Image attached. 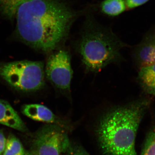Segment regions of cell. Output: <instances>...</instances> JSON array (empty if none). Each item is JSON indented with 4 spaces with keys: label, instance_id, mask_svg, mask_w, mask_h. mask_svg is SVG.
<instances>
[{
    "label": "cell",
    "instance_id": "15",
    "mask_svg": "<svg viewBox=\"0 0 155 155\" xmlns=\"http://www.w3.org/2000/svg\"><path fill=\"white\" fill-rule=\"evenodd\" d=\"M150 0H125L126 7L129 9H133L142 5Z\"/></svg>",
    "mask_w": 155,
    "mask_h": 155
},
{
    "label": "cell",
    "instance_id": "8",
    "mask_svg": "<svg viewBox=\"0 0 155 155\" xmlns=\"http://www.w3.org/2000/svg\"><path fill=\"white\" fill-rule=\"evenodd\" d=\"M134 60L140 67L155 62V31L147 35L134 52Z\"/></svg>",
    "mask_w": 155,
    "mask_h": 155
},
{
    "label": "cell",
    "instance_id": "14",
    "mask_svg": "<svg viewBox=\"0 0 155 155\" xmlns=\"http://www.w3.org/2000/svg\"><path fill=\"white\" fill-rule=\"evenodd\" d=\"M66 155H90L82 147L78 145L73 144L71 143Z\"/></svg>",
    "mask_w": 155,
    "mask_h": 155
},
{
    "label": "cell",
    "instance_id": "7",
    "mask_svg": "<svg viewBox=\"0 0 155 155\" xmlns=\"http://www.w3.org/2000/svg\"><path fill=\"white\" fill-rule=\"evenodd\" d=\"M22 114L32 120L58 125L67 131H71L73 126L70 121L56 116L45 106L38 104L25 105L22 108Z\"/></svg>",
    "mask_w": 155,
    "mask_h": 155
},
{
    "label": "cell",
    "instance_id": "11",
    "mask_svg": "<svg viewBox=\"0 0 155 155\" xmlns=\"http://www.w3.org/2000/svg\"><path fill=\"white\" fill-rule=\"evenodd\" d=\"M101 8L104 14L116 16L125 11L126 6L124 0H105L102 3Z\"/></svg>",
    "mask_w": 155,
    "mask_h": 155
},
{
    "label": "cell",
    "instance_id": "5",
    "mask_svg": "<svg viewBox=\"0 0 155 155\" xmlns=\"http://www.w3.org/2000/svg\"><path fill=\"white\" fill-rule=\"evenodd\" d=\"M71 143L67 130L58 125L48 124L36 133L29 152L32 155H63Z\"/></svg>",
    "mask_w": 155,
    "mask_h": 155
},
{
    "label": "cell",
    "instance_id": "6",
    "mask_svg": "<svg viewBox=\"0 0 155 155\" xmlns=\"http://www.w3.org/2000/svg\"><path fill=\"white\" fill-rule=\"evenodd\" d=\"M45 72L48 79L56 88L67 94L70 93L73 71L68 51L60 50L51 54L48 58Z\"/></svg>",
    "mask_w": 155,
    "mask_h": 155
},
{
    "label": "cell",
    "instance_id": "3",
    "mask_svg": "<svg viewBox=\"0 0 155 155\" xmlns=\"http://www.w3.org/2000/svg\"><path fill=\"white\" fill-rule=\"evenodd\" d=\"M125 46L110 31L89 23L78 49L86 70L98 72L110 64L121 62V50Z\"/></svg>",
    "mask_w": 155,
    "mask_h": 155
},
{
    "label": "cell",
    "instance_id": "16",
    "mask_svg": "<svg viewBox=\"0 0 155 155\" xmlns=\"http://www.w3.org/2000/svg\"><path fill=\"white\" fill-rule=\"evenodd\" d=\"M6 139L2 130L0 129V155H2L5 147Z\"/></svg>",
    "mask_w": 155,
    "mask_h": 155
},
{
    "label": "cell",
    "instance_id": "9",
    "mask_svg": "<svg viewBox=\"0 0 155 155\" xmlns=\"http://www.w3.org/2000/svg\"><path fill=\"white\" fill-rule=\"evenodd\" d=\"M0 124L22 132L27 131V127L9 103L0 100Z\"/></svg>",
    "mask_w": 155,
    "mask_h": 155
},
{
    "label": "cell",
    "instance_id": "4",
    "mask_svg": "<svg viewBox=\"0 0 155 155\" xmlns=\"http://www.w3.org/2000/svg\"><path fill=\"white\" fill-rule=\"evenodd\" d=\"M43 63L22 61L0 63V78L21 91L31 92L44 86Z\"/></svg>",
    "mask_w": 155,
    "mask_h": 155
},
{
    "label": "cell",
    "instance_id": "13",
    "mask_svg": "<svg viewBox=\"0 0 155 155\" xmlns=\"http://www.w3.org/2000/svg\"><path fill=\"white\" fill-rule=\"evenodd\" d=\"M140 155H155V128L147 135Z\"/></svg>",
    "mask_w": 155,
    "mask_h": 155
},
{
    "label": "cell",
    "instance_id": "2",
    "mask_svg": "<svg viewBox=\"0 0 155 155\" xmlns=\"http://www.w3.org/2000/svg\"><path fill=\"white\" fill-rule=\"evenodd\" d=\"M150 104V100L143 98L112 108L103 114L96 132L100 147L105 154L137 155V133Z\"/></svg>",
    "mask_w": 155,
    "mask_h": 155
},
{
    "label": "cell",
    "instance_id": "18",
    "mask_svg": "<svg viewBox=\"0 0 155 155\" xmlns=\"http://www.w3.org/2000/svg\"><path fill=\"white\" fill-rule=\"evenodd\" d=\"M65 155V154H64V155Z\"/></svg>",
    "mask_w": 155,
    "mask_h": 155
},
{
    "label": "cell",
    "instance_id": "10",
    "mask_svg": "<svg viewBox=\"0 0 155 155\" xmlns=\"http://www.w3.org/2000/svg\"><path fill=\"white\" fill-rule=\"evenodd\" d=\"M137 80L145 92L155 97V62L140 68Z\"/></svg>",
    "mask_w": 155,
    "mask_h": 155
},
{
    "label": "cell",
    "instance_id": "1",
    "mask_svg": "<svg viewBox=\"0 0 155 155\" xmlns=\"http://www.w3.org/2000/svg\"><path fill=\"white\" fill-rule=\"evenodd\" d=\"M74 17L58 0H27L16 12V31L26 44L49 52L66 38Z\"/></svg>",
    "mask_w": 155,
    "mask_h": 155
},
{
    "label": "cell",
    "instance_id": "12",
    "mask_svg": "<svg viewBox=\"0 0 155 155\" xmlns=\"http://www.w3.org/2000/svg\"><path fill=\"white\" fill-rule=\"evenodd\" d=\"M25 152L19 139L14 134H10L7 139L2 155H24Z\"/></svg>",
    "mask_w": 155,
    "mask_h": 155
},
{
    "label": "cell",
    "instance_id": "17",
    "mask_svg": "<svg viewBox=\"0 0 155 155\" xmlns=\"http://www.w3.org/2000/svg\"><path fill=\"white\" fill-rule=\"evenodd\" d=\"M24 155H32L31 154V153L27 151H25V154Z\"/></svg>",
    "mask_w": 155,
    "mask_h": 155
}]
</instances>
